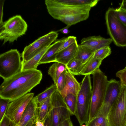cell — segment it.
Returning <instances> with one entry per match:
<instances>
[{
	"label": "cell",
	"instance_id": "obj_1",
	"mask_svg": "<svg viewBox=\"0 0 126 126\" xmlns=\"http://www.w3.org/2000/svg\"><path fill=\"white\" fill-rule=\"evenodd\" d=\"M42 77V72L37 69L22 71L4 80L0 86V98L11 101L16 100L30 92Z\"/></svg>",
	"mask_w": 126,
	"mask_h": 126
},
{
	"label": "cell",
	"instance_id": "obj_2",
	"mask_svg": "<svg viewBox=\"0 0 126 126\" xmlns=\"http://www.w3.org/2000/svg\"><path fill=\"white\" fill-rule=\"evenodd\" d=\"M92 87L90 75H85L77 95L75 115L80 126L89 121L92 95Z\"/></svg>",
	"mask_w": 126,
	"mask_h": 126
},
{
	"label": "cell",
	"instance_id": "obj_3",
	"mask_svg": "<svg viewBox=\"0 0 126 126\" xmlns=\"http://www.w3.org/2000/svg\"><path fill=\"white\" fill-rule=\"evenodd\" d=\"M92 75L93 86L87 125L96 117L102 105L109 82L107 76L99 69Z\"/></svg>",
	"mask_w": 126,
	"mask_h": 126
},
{
	"label": "cell",
	"instance_id": "obj_4",
	"mask_svg": "<svg viewBox=\"0 0 126 126\" xmlns=\"http://www.w3.org/2000/svg\"><path fill=\"white\" fill-rule=\"evenodd\" d=\"M27 27L26 22L21 16H14L3 22L0 27V39L3 41V44L13 42L25 33Z\"/></svg>",
	"mask_w": 126,
	"mask_h": 126
},
{
	"label": "cell",
	"instance_id": "obj_5",
	"mask_svg": "<svg viewBox=\"0 0 126 126\" xmlns=\"http://www.w3.org/2000/svg\"><path fill=\"white\" fill-rule=\"evenodd\" d=\"M105 18L108 32L113 41L118 47H126V25L118 18L115 9L109 8Z\"/></svg>",
	"mask_w": 126,
	"mask_h": 126
},
{
	"label": "cell",
	"instance_id": "obj_6",
	"mask_svg": "<svg viewBox=\"0 0 126 126\" xmlns=\"http://www.w3.org/2000/svg\"><path fill=\"white\" fill-rule=\"evenodd\" d=\"M21 55L17 49H11L0 55V76L8 79L22 71Z\"/></svg>",
	"mask_w": 126,
	"mask_h": 126
},
{
	"label": "cell",
	"instance_id": "obj_7",
	"mask_svg": "<svg viewBox=\"0 0 126 126\" xmlns=\"http://www.w3.org/2000/svg\"><path fill=\"white\" fill-rule=\"evenodd\" d=\"M106 119L107 126H125L126 86H122L119 96L110 108Z\"/></svg>",
	"mask_w": 126,
	"mask_h": 126
},
{
	"label": "cell",
	"instance_id": "obj_8",
	"mask_svg": "<svg viewBox=\"0 0 126 126\" xmlns=\"http://www.w3.org/2000/svg\"><path fill=\"white\" fill-rule=\"evenodd\" d=\"M45 4L49 14L54 18L59 20L61 17L71 15L89 14V6H77L64 4L57 0H46Z\"/></svg>",
	"mask_w": 126,
	"mask_h": 126
},
{
	"label": "cell",
	"instance_id": "obj_9",
	"mask_svg": "<svg viewBox=\"0 0 126 126\" xmlns=\"http://www.w3.org/2000/svg\"><path fill=\"white\" fill-rule=\"evenodd\" d=\"M58 35L57 32L52 31L41 36L26 46L21 54L22 63L29 60L56 41Z\"/></svg>",
	"mask_w": 126,
	"mask_h": 126
},
{
	"label": "cell",
	"instance_id": "obj_10",
	"mask_svg": "<svg viewBox=\"0 0 126 126\" xmlns=\"http://www.w3.org/2000/svg\"><path fill=\"white\" fill-rule=\"evenodd\" d=\"M49 114L51 126H59L61 118L70 114L63 98L57 90L51 96Z\"/></svg>",
	"mask_w": 126,
	"mask_h": 126
},
{
	"label": "cell",
	"instance_id": "obj_11",
	"mask_svg": "<svg viewBox=\"0 0 126 126\" xmlns=\"http://www.w3.org/2000/svg\"><path fill=\"white\" fill-rule=\"evenodd\" d=\"M122 86L120 82L115 79H112L109 81L103 103L95 117H106L110 108L117 99Z\"/></svg>",
	"mask_w": 126,
	"mask_h": 126
},
{
	"label": "cell",
	"instance_id": "obj_12",
	"mask_svg": "<svg viewBox=\"0 0 126 126\" xmlns=\"http://www.w3.org/2000/svg\"><path fill=\"white\" fill-rule=\"evenodd\" d=\"M34 93H29L10 102L5 115L17 125L27 105L33 97Z\"/></svg>",
	"mask_w": 126,
	"mask_h": 126
},
{
	"label": "cell",
	"instance_id": "obj_13",
	"mask_svg": "<svg viewBox=\"0 0 126 126\" xmlns=\"http://www.w3.org/2000/svg\"><path fill=\"white\" fill-rule=\"evenodd\" d=\"M113 41L111 38H106L100 36H90L83 38L80 44L94 52L104 47L109 46Z\"/></svg>",
	"mask_w": 126,
	"mask_h": 126
},
{
	"label": "cell",
	"instance_id": "obj_14",
	"mask_svg": "<svg viewBox=\"0 0 126 126\" xmlns=\"http://www.w3.org/2000/svg\"><path fill=\"white\" fill-rule=\"evenodd\" d=\"M65 75V86L60 93L63 98L69 94H73L77 96L81 84L77 81L74 76L68 71H66Z\"/></svg>",
	"mask_w": 126,
	"mask_h": 126
},
{
	"label": "cell",
	"instance_id": "obj_15",
	"mask_svg": "<svg viewBox=\"0 0 126 126\" xmlns=\"http://www.w3.org/2000/svg\"><path fill=\"white\" fill-rule=\"evenodd\" d=\"M38 115L37 105L33 97L24 111L17 126H25L32 119H38Z\"/></svg>",
	"mask_w": 126,
	"mask_h": 126
},
{
	"label": "cell",
	"instance_id": "obj_16",
	"mask_svg": "<svg viewBox=\"0 0 126 126\" xmlns=\"http://www.w3.org/2000/svg\"><path fill=\"white\" fill-rule=\"evenodd\" d=\"M78 46L77 42L57 53L56 55V62L66 65L69 61L75 58Z\"/></svg>",
	"mask_w": 126,
	"mask_h": 126
},
{
	"label": "cell",
	"instance_id": "obj_17",
	"mask_svg": "<svg viewBox=\"0 0 126 126\" xmlns=\"http://www.w3.org/2000/svg\"><path fill=\"white\" fill-rule=\"evenodd\" d=\"M66 38L56 41L51 45L42 58L38 65L53 62H56V55L60 47L65 40Z\"/></svg>",
	"mask_w": 126,
	"mask_h": 126
},
{
	"label": "cell",
	"instance_id": "obj_18",
	"mask_svg": "<svg viewBox=\"0 0 126 126\" xmlns=\"http://www.w3.org/2000/svg\"><path fill=\"white\" fill-rule=\"evenodd\" d=\"M103 60L99 59H90L85 64L80 75H93L99 69Z\"/></svg>",
	"mask_w": 126,
	"mask_h": 126
},
{
	"label": "cell",
	"instance_id": "obj_19",
	"mask_svg": "<svg viewBox=\"0 0 126 126\" xmlns=\"http://www.w3.org/2000/svg\"><path fill=\"white\" fill-rule=\"evenodd\" d=\"M94 52L81 44L78 45L77 51L75 58L83 64L86 63L91 57Z\"/></svg>",
	"mask_w": 126,
	"mask_h": 126
},
{
	"label": "cell",
	"instance_id": "obj_20",
	"mask_svg": "<svg viewBox=\"0 0 126 126\" xmlns=\"http://www.w3.org/2000/svg\"><path fill=\"white\" fill-rule=\"evenodd\" d=\"M89 14H81L71 15L63 17L59 20L67 26H71L88 18Z\"/></svg>",
	"mask_w": 126,
	"mask_h": 126
},
{
	"label": "cell",
	"instance_id": "obj_21",
	"mask_svg": "<svg viewBox=\"0 0 126 126\" xmlns=\"http://www.w3.org/2000/svg\"><path fill=\"white\" fill-rule=\"evenodd\" d=\"M66 70V65L56 62L49 68L48 71V74L52 78L54 84L56 85L60 76Z\"/></svg>",
	"mask_w": 126,
	"mask_h": 126
},
{
	"label": "cell",
	"instance_id": "obj_22",
	"mask_svg": "<svg viewBox=\"0 0 126 126\" xmlns=\"http://www.w3.org/2000/svg\"><path fill=\"white\" fill-rule=\"evenodd\" d=\"M49 47L44 49L29 60L22 63V71L37 69L39 65L38 63Z\"/></svg>",
	"mask_w": 126,
	"mask_h": 126
},
{
	"label": "cell",
	"instance_id": "obj_23",
	"mask_svg": "<svg viewBox=\"0 0 126 126\" xmlns=\"http://www.w3.org/2000/svg\"><path fill=\"white\" fill-rule=\"evenodd\" d=\"M59 3L63 4L77 6H89L91 7L96 6L99 0H57Z\"/></svg>",
	"mask_w": 126,
	"mask_h": 126
},
{
	"label": "cell",
	"instance_id": "obj_24",
	"mask_svg": "<svg viewBox=\"0 0 126 126\" xmlns=\"http://www.w3.org/2000/svg\"><path fill=\"white\" fill-rule=\"evenodd\" d=\"M51 97L38 105V115L37 119L41 122L45 121L48 114Z\"/></svg>",
	"mask_w": 126,
	"mask_h": 126
},
{
	"label": "cell",
	"instance_id": "obj_25",
	"mask_svg": "<svg viewBox=\"0 0 126 126\" xmlns=\"http://www.w3.org/2000/svg\"><path fill=\"white\" fill-rule=\"evenodd\" d=\"M57 90L56 85L54 84L34 97L37 105L40 104L46 99L51 97Z\"/></svg>",
	"mask_w": 126,
	"mask_h": 126
},
{
	"label": "cell",
	"instance_id": "obj_26",
	"mask_svg": "<svg viewBox=\"0 0 126 126\" xmlns=\"http://www.w3.org/2000/svg\"><path fill=\"white\" fill-rule=\"evenodd\" d=\"M83 66L84 64L75 58L66 65L67 70L74 76L80 75Z\"/></svg>",
	"mask_w": 126,
	"mask_h": 126
},
{
	"label": "cell",
	"instance_id": "obj_27",
	"mask_svg": "<svg viewBox=\"0 0 126 126\" xmlns=\"http://www.w3.org/2000/svg\"><path fill=\"white\" fill-rule=\"evenodd\" d=\"M63 99L70 114L75 115L76 109L77 96L69 94Z\"/></svg>",
	"mask_w": 126,
	"mask_h": 126
},
{
	"label": "cell",
	"instance_id": "obj_28",
	"mask_svg": "<svg viewBox=\"0 0 126 126\" xmlns=\"http://www.w3.org/2000/svg\"><path fill=\"white\" fill-rule=\"evenodd\" d=\"M111 52V49L109 46L105 47L94 52L90 59H99L103 60L110 55Z\"/></svg>",
	"mask_w": 126,
	"mask_h": 126
},
{
	"label": "cell",
	"instance_id": "obj_29",
	"mask_svg": "<svg viewBox=\"0 0 126 126\" xmlns=\"http://www.w3.org/2000/svg\"><path fill=\"white\" fill-rule=\"evenodd\" d=\"M11 102L9 100L0 98V122L5 115L8 105Z\"/></svg>",
	"mask_w": 126,
	"mask_h": 126
},
{
	"label": "cell",
	"instance_id": "obj_30",
	"mask_svg": "<svg viewBox=\"0 0 126 126\" xmlns=\"http://www.w3.org/2000/svg\"><path fill=\"white\" fill-rule=\"evenodd\" d=\"M87 126H107L106 117H96L88 124Z\"/></svg>",
	"mask_w": 126,
	"mask_h": 126
},
{
	"label": "cell",
	"instance_id": "obj_31",
	"mask_svg": "<svg viewBox=\"0 0 126 126\" xmlns=\"http://www.w3.org/2000/svg\"><path fill=\"white\" fill-rule=\"evenodd\" d=\"M67 70L63 71L61 75L57 81L56 85L57 90L60 93L63 89L66 83L65 73Z\"/></svg>",
	"mask_w": 126,
	"mask_h": 126
},
{
	"label": "cell",
	"instance_id": "obj_32",
	"mask_svg": "<svg viewBox=\"0 0 126 126\" xmlns=\"http://www.w3.org/2000/svg\"><path fill=\"white\" fill-rule=\"evenodd\" d=\"M76 42H77V37L75 36H70L66 38L65 40L59 48L57 53Z\"/></svg>",
	"mask_w": 126,
	"mask_h": 126
},
{
	"label": "cell",
	"instance_id": "obj_33",
	"mask_svg": "<svg viewBox=\"0 0 126 126\" xmlns=\"http://www.w3.org/2000/svg\"><path fill=\"white\" fill-rule=\"evenodd\" d=\"M115 11L118 18L126 25V10L120 7L115 9Z\"/></svg>",
	"mask_w": 126,
	"mask_h": 126
},
{
	"label": "cell",
	"instance_id": "obj_34",
	"mask_svg": "<svg viewBox=\"0 0 126 126\" xmlns=\"http://www.w3.org/2000/svg\"><path fill=\"white\" fill-rule=\"evenodd\" d=\"M116 76L120 79L121 86H126V69L124 68L118 71Z\"/></svg>",
	"mask_w": 126,
	"mask_h": 126
},
{
	"label": "cell",
	"instance_id": "obj_35",
	"mask_svg": "<svg viewBox=\"0 0 126 126\" xmlns=\"http://www.w3.org/2000/svg\"><path fill=\"white\" fill-rule=\"evenodd\" d=\"M70 115L69 114L62 117L60 119L59 126H73Z\"/></svg>",
	"mask_w": 126,
	"mask_h": 126
},
{
	"label": "cell",
	"instance_id": "obj_36",
	"mask_svg": "<svg viewBox=\"0 0 126 126\" xmlns=\"http://www.w3.org/2000/svg\"><path fill=\"white\" fill-rule=\"evenodd\" d=\"M0 126H18L17 125L5 115L0 122Z\"/></svg>",
	"mask_w": 126,
	"mask_h": 126
},
{
	"label": "cell",
	"instance_id": "obj_37",
	"mask_svg": "<svg viewBox=\"0 0 126 126\" xmlns=\"http://www.w3.org/2000/svg\"><path fill=\"white\" fill-rule=\"evenodd\" d=\"M4 0H0V26L1 27L3 24V9Z\"/></svg>",
	"mask_w": 126,
	"mask_h": 126
},
{
	"label": "cell",
	"instance_id": "obj_38",
	"mask_svg": "<svg viewBox=\"0 0 126 126\" xmlns=\"http://www.w3.org/2000/svg\"><path fill=\"white\" fill-rule=\"evenodd\" d=\"M70 27V26L67 25L66 26L63 28L58 30L57 32H61V33L64 34H68L70 32V31L68 29Z\"/></svg>",
	"mask_w": 126,
	"mask_h": 126
},
{
	"label": "cell",
	"instance_id": "obj_39",
	"mask_svg": "<svg viewBox=\"0 0 126 126\" xmlns=\"http://www.w3.org/2000/svg\"><path fill=\"white\" fill-rule=\"evenodd\" d=\"M44 125L45 126H51L49 113L45 120Z\"/></svg>",
	"mask_w": 126,
	"mask_h": 126
},
{
	"label": "cell",
	"instance_id": "obj_40",
	"mask_svg": "<svg viewBox=\"0 0 126 126\" xmlns=\"http://www.w3.org/2000/svg\"><path fill=\"white\" fill-rule=\"evenodd\" d=\"M37 119L36 118L32 119L25 126H34Z\"/></svg>",
	"mask_w": 126,
	"mask_h": 126
},
{
	"label": "cell",
	"instance_id": "obj_41",
	"mask_svg": "<svg viewBox=\"0 0 126 126\" xmlns=\"http://www.w3.org/2000/svg\"><path fill=\"white\" fill-rule=\"evenodd\" d=\"M45 121L41 122L38 120H36L35 123V126H45Z\"/></svg>",
	"mask_w": 126,
	"mask_h": 126
},
{
	"label": "cell",
	"instance_id": "obj_42",
	"mask_svg": "<svg viewBox=\"0 0 126 126\" xmlns=\"http://www.w3.org/2000/svg\"><path fill=\"white\" fill-rule=\"evenodd\" d=\"M120 7L126 10V0H122L120 4Z\"/></svg>",
	"mask_w": 126,
	"mask_h": 126
},
{
	"label": "cell",
	"instance_id": "obj_43",
	"mask_svg": "<svg viewBox=\"0 0 126 126\" xmlns=\"http://www.w3.org/2000/svg\"><path fill=\"white\" fill-rule=\"evenodd\" d=\"M81 126H87V125H83Z\"/></svg>",
	"mask_w": 126,
	"mask_h": 126
},
{
	"label": "cell",
	"instance_id": "obj_44",
	"mask_svg": "<svg viewBox=\"0 0 126 126\" xmlns=\"http://www.w3.org/2000/svg\"><path fill=\"white\" fill-rule=\"evenodd\" d=\"M124 69H126V65L125 67V68Z\"/></svg>",
	"mask_w": 126,
	"mask_h": 126
},
{
	"label": "cell",
	"instance_id": "obj_45",
	"mask_svg": "<svg viewBox=\"0 0 126 126\" xmlns=\"http://www.w3.org/2000/svg\"><path fill=\"white\" fill-rule=\"evenodd\" d=\"M34 126H35V124Z\"/></svg>",
	"mask_w": 126,
	"mask_h": 126
},
{
	"label": "cell",
	"instance_id": "obj_46",
	"mask_svg": "<svg viewBox=\"0 0 126 126\" xmlns=\"http://www.w3.org/2000/svg\"><path fill=\"white\" fill-rule=\"evenodd\" d=\"M125 126H126V125Z\"/></svg>",
	"mask_w": 126,
	"mask_h": 126
}]
</instances>
